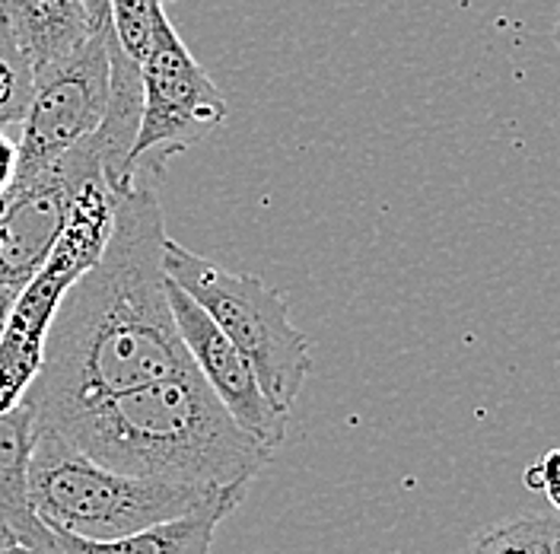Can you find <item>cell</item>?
Masks as SVG:
<instances>
[{
	"instance_id": "2",
	"label": "cell",
	"mask_w": 560,
	"mask_h": 554,
	"mask_svg": "<svg viewBox=\"0 0 560 554\" xmlns=\"http://www.w3.org/2000/svg\"><path fill=\"white\" fill-rule=\"evenodd\" d=\"M105 469L175 485H252L271 452L230 417L198 370L147 382L48 420Z\"/></svg>"
},
{
	"instance_id": "10",
	"label": "cell",
	"mask_w": 560,
	"mask_h": 554,
	"mask_svg": "<svg viewBox=\"0 0 560 554\" xmlns=\"http://www.w3.org/2000/svg\"><path fill=\"white\" fill-rule=\"evenodd\" d=\"M248 485L223 487L195 510L173 517V520L153 522L147 529L118 535V539H77L68 532L51 529L55 552L58 554H210L213 532L245 500Z\"/></svg>"
},
{
	"instance_id": "11",
	"label": "cell",
	"mask_w": 560,
	"mask_h": 554,
	"mask_svg": "<svg viewBox=\"0 0 560 554\" xmlns=\"http://www.w3.org/2000/svg\"><path fill=\"white\" fill-rule=\"evenodd\" d=\"M35 408L23 395L13 408L0 412V517L16 542L55 552V535L30 504V455L35 443Z\"/></svg>"
},
{
	"instance_id": "8",
	"label": "cell",
	"mask_w": 560,
	"mask_h": 554,
	"mask_svg": "<svg viewBox=\"0 0 560 554\" xmlns=\"http://www.w3.org/2000/svg\"><path fill=\"white\" fill-rule=\"evenodd\" d=\"M166 293L173 307L175 325L182 335V345L188 350L195 370L208 382L210 392L223 402L230 417L243 427L248 437L265 443L268 450H278L287 440L290 415H283L278 405L265 395L255 370L248 367L240 347L233 345L208 312L201 310L178 284L166 277Z\"/></svg>"
},
{
	"instance_id": "7",
	"label": "cell",
	"mask_w": 560,
	"mask_h": 554,
	"mask_svg": "<svg viewBox=\"0 0 560 554\" xmlns=\"http://www.w3.org/2000/svg\"><path fill=\"white\" fill-rule=\"evenodd\" d=\"M112 86L108 26L90 35L68 61L38 73L16 140L13 182H30L58 163L105 118Z\"/></svg>"
},
{
	"instance_id": "5",
	"label": "cell",
	"mask_w": 560,
	"mask_h": 554,
	"mask_svg": "<svg viewBox=\"0 0 560 554\" xmlns=\"http://www.w3.org/2000/svg\"><path fill=\"white\" fill-rule=\"evenodd\" d=\"M115 201L118 192L105 182V175L80 185L58 243L51 245L48 258L30 277V284L16 293L13 310L0 332V412L23 402L38 377L48 325L77 277L100 262L112 233Z\"/></svg>"
},
{
	"instance_id": "6",
	"label": "cell",
	"mask_w": 560,
	"mask_h": 554,
	"mask_svg": "<svg viewBox=\"0 0 560 554\" xmlns=\"http://www.w3.org/2000/svg\"><path fill=\"white\" fill-rule=\"evenodd\" d=\"M140 125L128 157L135 175H143L150 160L163 163L226 122V100L175 33L166 7L153 16L150 48L140 58Z\"/></svg>"
},
{
	"instance_id": "20",
	"label": "cell",
	"mask_w": 560,
	"mask_h": 554,
	"mask_svg": "<svg viewBox=\"0 0 560 554\" xmlns=\"http://www.w3.org/2000/svg\"><path fill=\"white\" fill-rule=\"evenodd\" d=\"M548 554H560V526H558V532H555V542H551Z\"/></svg>"
},
{
	"instance_id": "16",
	"label": "cell",
	"mask_w": 560,
	"mask_h": 554,
	"mask_svg": "<svg viewBox=\"0 0 560 554\" xmlns=\"http://www.w3.org/2000/svg\"><path fill=\"white\" fill-rule=\"evenodd\" d=\"M16 173V140L7 138V131H0V192L10 188Z\"/></svg>"
},
{
	"instance_id": "3",
	"label": "cell",
	"mask_w": 560,
	"mask_h": 554,
	"mask_svg": "<svg viewBox=\"0 0 560 554\" xmlns=\"http://www.w3.org/2000/svg\"><path fill=\"white\" fill-rule=\"evenodd\" d=\"M213 494L217 490L105 469L58 430L45 424L35 427L30 504L48 529L103 542L182 517Z\"/></svg>"
},
{
	"instance_id": "21",
	"label": "cell",
	"mask_w": 560,
	"mask_h": 554,
	"mask_svg": "<svg viewBox=\"0 0 560 554\" xmlns=\"http://www.w3.org/2000/svg\"><path fill=\"white\" fill-rule=\"evenodd\" d=\"M555 42H558V48H560V7H558V23H555Z\"/></svg>"
},
{
	"instance_id": "18",
	"label": "cell",
	"mask_w": 560,
	"mask_h": 554,
	"mask_svg": "<svg viewBox=\"0 0 560 554\" xmlns=\"http://www.w3.org/2000/svg\"><path fill=\"white\" fill-rule=\"evenodd\" d=\"M0 554H58V552H42V549H33V545H23V542H13L7 549H0Z\"/></svg>"
},
{
	"instance_id": "17",
	"label": "cell",
	"mask_w": 560,
	"mask_h": 554,
	"mask_svg": "<svg viewBox=\"0 0 560 554\" xmlns=\"http://www.w3.org/2000/svg\"><path fill=\"white\" fill-rule=\"evenodd\" d=\"M86 3V13L93 20L96 30H105L108 26V0H83Z\"/></svg>"
},
{
	"instance_id": "4",
	"label": "cell",
	"mask_w": 560,
	"mask_h": 554,
	"mask_svg": "<svg viewBox=\"0 0 560 554\" xmlns=\"http://www.w3.org/2000/svg\"><path fill=\"white\" fill-rule=\"evenodd\" d=\"M163 272L240 347L265 395L290 415L313 370V347L293 325L287 297L261 277L230 272L170 236L163 243Z\"/></svg>"
},
{
	"instance_id": "9",
	"label": "cell",
	"mask_w": 560,
	"mask_h": 554,
	"mask_svg": "<svg viewBox=\"0 0 560 554\" xmlns=\"http://www.w3.org/2000/svg\"><path fill=\"white\" fill-rule=\"evenodd\" d=\"M77 192L80 185L58 163L0 192V297L16 300L42 268L61 236Z\"/></svg>"
},
{
	"instance_id": "19",
	"label": "cell",
	"mask_w": 560,
	"mask_h": 554,
	"mask_svg": "<svg viewBox=\"0 0 560 554\" xmlns=\"http://www.w3.org/2000/svg\"><path fill=\"white\" fill-rule=\"evenodd\" d=\"M16 542V535H13V529L7 526V520L0 517V549H7V545H13Z\"/></svg>"
},
{
	"instance_id": "13",
	"label": "cell",
	"mask_w": 560,
	"mask_h": 554,
	"mask_svg": "<svg viewBox=\"0 0 560 554\" xmlns=\"http://www.w3.org/2000/svg\"><path fill=\"white\" fill-rule=\"evenodd\" d=\"M33 65L0 20V131H10L23 122L26 105L33 100Z\"/></svg>"
},
{
	"instance_id": "1",
	"label": "cell",
	"mask_w": 560,
	"mask_h": 554,
	"mask_svg": "<svg viewBox=\"0 0 560 554\" xmlns=\"http://www.w3.org/2000/svg\"><path fill=\"white\" fill-rule=\"evenodd\" d=\"M166 236L160 198L138 175L115 201L100 262L77 277L48 325L26 392L38 424L195 370L166 293Z\"/></svg>"
},
{
	"instance_id": "14",
	"label": "cell",
	"mask_w": 560,
	"mask_h": 554,
	"mask_svg": "<svg viewBox=\"0 0 560 554\" xmlns=\"http://www.w3.org/2000/svg\"><path fill=\"white\" fill-rule=\"evenodd\" d=\"M166 3L170 0H108V30L121 45V51L135 58L138 65L150 48L153 16Z\"/></svg>"
},
{
	"instance_id": "15",
	"label": "cell",
	"mask_w": 560,
	"mask_h": 554,
	"mask_svg": "<svg viewBox=\"0 0 560 554\" xmlns=\"http://www.w3.org/2000/svg\"><path fill=\"white\" fill-rule=\"evenodd\" d=\"M525 485L532 487V490H541L548 497V504L560 513V447L548 452L541 462L528 465Z\"/></svg>"
},
{
	"instance_id": "12",
	"label": "cell",
	"mask_w": 560,
	"mask_h": 554,
	"mask_svg": "<svg viewBox=\"0 0 560 554\" xmlns=\"http://www.w3.org/2000/svg\"><path fill=\"white\" fill-rule=\"evenodd\" d=\"M558 526V517L545 513H523L513 520L490 522L462 554H548Z\"/></svg>"
}]
</instances>
